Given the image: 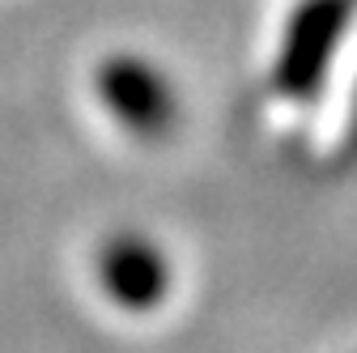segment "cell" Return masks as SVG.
<instances>
[{
    "mask_svg": "<svg viewBox=\"0 0 357 353\" xmlns=\"http://www.w3.org/2000/svg\"><path fill=\"white\" fill-rule=\"evenodd\" d=\"M357 0H302L289 13L281 52H277V85L285 94L306 98L324 81L332 56L340 52V43L353 26Z\"/></svg>",
    "mask_w": 357,
    "mask_h": 353,
    "instance_id": "obj_1",
    "label": "cell"
},
{
    "mask_svg": "<svg viewBox=\"0 0 357 353\" xmlns=\"http://www.w3.org/2000/svg\"><path fill=\"white\" fill-rule=\"evenodd\" d=\"M98 94L107 103V111L128 123L153 137L162 132L170 119H174V94H170V81L141 56H111L102 60L98 68Z\"/></svg>",
    "mask_w": 357,
    "mask_h": 353,
    "instance_id": "obj_2",
    "label": "cell"
}]
</instances>
